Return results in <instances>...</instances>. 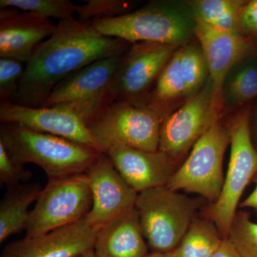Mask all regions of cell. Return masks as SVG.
Returning <instances> with one entry per match:
<instances>
[{"instance_id":"obj_32","label":"cell","mask_w":257,"mask_h":257,"mask_svg":"<svg viewBox=\"0 0 257 257\" xmlns=\"http://www.w3.org/2000/svg\"><path fill=\"white\" fill-rule=\"evenodd\" d=\"M253 181L256 184L254 189L251 194L241 204H240V207L251 208L257 213V174L253 178Z\"/></svg>"},{"instance_id":"obj_29","label":"cell","mask_w":257,"mask_h":257,"mask_svg":"<svg viewBox=\"0 0 257 257\" xmlns=\"http://www.w3.org/2000/svg\"><path fill=\"white\" fill-rule=\"evenodd\" d=\"M32 178V173L27 170L24 165H20L12 160L0 143V182L8 187L28 183Z\"/></svg>"},{"instance_id":"obj_16","label":"cell","mask_w":257,"mask_h":257,"mask_svg":"<svg viewBox=\"0 0 257 257\" xmlns=\"http://www.w3.org/2000/svg\"><path fill=\"white\" fill-rule=\"evenodd\" d=\"M57 30L40 15L14 8L0 9V58L28 64L37 47Z\"/></svg>"},{"instance_id":"obj_10","label":"cell","mask_w":257,"mask_h":257,"mask_svg":"<svg viewBox=\"0 0 257 257\" xmlns=\"http://www.w3.org/2000/svg\"><path fill=\"white\" fill-rule=\"evenodd\" d=\"M179 47L152 42L132 44L123 55L109 88L113 101L147 104L151 88Z\"/></svg>"},{"instance_id":"obj_12","label":"cell","mask_w":257,"mask_h":257,"mask_svg":"<svg viewBox=\"0 0 257 257\" xmlns=\"http://www.w3.org/2000/svg\"><path fill=\"white\" fill-rule=\"evenodd\" d=\"M92 194V207L86 219L97 233L118 216L135 207L138 193L122 178L106 153L87 172Z\"/></svg>"},{"instance_id":"obj_31","label":"cell","mask_w":257,"mask_h":257,"mask_svg":"<svg viewBox=\"0 0 257 257\" xmlns=\"http://www.w3.org/2000/svg\"><path fill=\"white\" fill-rule=\"evenodd\" d=\"M211 257H242L229 238H224Z\"/></svg>"},{"instance_id":"obj_33","label":"cell","mask_w":257,"mask_h":257,"mask_svg":"<svg viewBox=\"0 0 257 257\" xmlns=\"http://www.w3.org/2000/svg\"><path fill=\"white\" fill-rule=\"evenodd\" d=\"M145 257H172V252L168 253H161L156 252L149 253Z\"/></svg>"},{"instance_id":"obj_23","label":"cell","mask_w":257,"mask_h":257,"mask_svg":"<svg viewBox=\"0 0 257 257\" xmlns=\"http://www.w3.org/2000/svg\"><path fill=\"white\" fill-rule=\"evenodd\" d=\"M179 48L161 72L147 103L167 115L170 114L167 109L171 104L180 98H185V87L180 69Z\"/></svg>"},{"instance_id":"obj_9","label":"cell","mask_w":257,"mask_h":257,"mask_svg":"<svg viewBox=\"0 0 257 257\" xmlns=\"http://www.w3.org/2000/svg\"><path fill=\"white\" fill-rule=\"evenodd\" d=\"M124 54L96 61L71 74L54 88L42 106H66L87 125L111 104L109 86Z\"/></svg>"},{"instance_id":"obj_7","label":"cell","mask_w":257,"mask_h":257,"mask_svg":"<svg viewBox=\"0 0 257 257\" xmlns=\"http://www.w3.org/2000/svg\"><path fill=\"white\" fill-rule=\"evenodd\" d=\"M229 127L231 149L227 173L220 197L210 209L211 221L223 239L229 237L241 195L257 174V150L251 140L248 108L236 115Z\"/></svg>"},{"instance_id":"obj_4","label":"cell","mask_w":257,"mask_h":257,"mask_svg":"<svg viewBox=\"0 0 257 257\" xmlns=\"http://www.w3.org/2000/svg\"><path fill=\"white\" fill-rule=\"evenodd\" d=\"M167 116L148 104L113 101L87 126L104 153L118 146L155 152L159 150L161 127Z\"/></svg>"},{"instance_id":"obj_13","label":"cell","mask_w":257,"mask_h":257,"mask_svg":"<svg viewBox=\"0 0 257 257\" xmlns=\"http://www.w3.org/2000/svg\"><path fill=\"white\" fill-rule=\"evenodd\" d=\"M0 121L17 123L32 131L60 137L104 153L80 116L66 106L29 107L2 101Z\"/></svg>"},{"instance_id":"obj_3","label":"cell","mask_w":257,"mask_h":257,"mask_svg":"<svg viewBox=\"0 0 257 257\" xmlns=\"http://www.w3.org/2000/svg\"><path fill=\"white\" fill-rule=\"evenodd\" d=\"M94 28L104 36L130 44L152 42L181 47L195 37L196 20L189 5L150 2L119 18L96 20Z\"/></svg>"},{"instance_id":"obj_6","label":"cell","mask_w":257,"mask_h":257,"mask_svg":"<svg viewBox=\"0 0 257 257\" xmlns=\"http://www.w3.org/2000/svg\"><path fill=\"white\" fill-rule=\"evenodd\" d=\"M92 207V191L87 174L48 179L30 211L25 237L40 236L82 220Z\"/></svg>"},{"instance_id":"obj_30","label":"cell","mask_w":257,"mask_h":257,"mask_svg":"<svg viewBox=\"0 0 257 257\" xmlns=\"http://www.w3.org/2000/svg\"><path fill=\"white\" fill-rule=\"evenodd\" d=\"M237 25L240 33L257 40V0L244 2L239 10Z\"/></svg>"},{"instance_id":"obj_14","label":"cell","mask_w":257,"mask_h":257,"mask_svg":"<svg viewBox=\"0 0 257 257\" xmlns=\"http://www.w3.org/2000/svg\"><path fill=\"white\" fill-rule=\"evenodd\" d=\"M195 20V37L207 60L212 82L213 103L221 114L225 77L239 61L256 53V42L239 32L221 31Z\"/></svg>"},{"instance_id":"obj_20","label":"cell","mask_w":257,"mask_h":257,"mask_svg":"<svg viewBox=\"0 0 257 257\" xmlns=\"http://www.w3.org/2000/svg\"><path fill=\"white\" fill-rule=\"evenodd\" d=\"M257 96V52L233 66L222 88L223 109L242 106Z\"/></svg>"},{"instance_id":"obj_2","label":"cell","mask_w":257,"mask_h":257,"mask_svg":"<svg viewBox=\"0 0 257 257\" xmlns=\"http://www.w3.org/2000/svg\"><path fill=\"white\" fill-rule=\"evenodd\" d=\"M0 143L14 162L38 165L48 179L87 173L102 154L92 147L32 131L17 123L1 122Z\"/></svg>"},{"instance_id":"obj_5","label":"cell","mask_w":257,"mask_h":257,"mask_svg":"<svg viewBox=\"0 0 257 257\" xmlns=\"http://www.w3.org/2000/svg\"><path fill=\"white\" fill-rule=\"evenodd\" d=\"M138 210L144 237L152 252H172L194 220L197 202L167 187L139 193Z\"/></svg>"},{"instance_id":"obj_28","label":"cell","mask_w":257,"mask_h":257,"mask_svg":"<svg viewBox=\"0 0 257 257\" xmlns=\"http://www.w3.org/2000/svg\"><path fill=\"white\" fill-rule=\"evenodd\" d=\"M25 67L20 61L0 58V101L16 103Z\"/></svg>"},{"instance_id":"obj_8","label":"cell","mask_w":257,"mask_h":257,"mask_svg":"<svg viewBox=\"0 0 257 257\" xmlns=\"http://www.w3.org/2000/svg\"><path fill=\"white\" fill-rule=\"evenodd\" d=\"M230 141L229 127L218 120L194 144L188 158L171 177L167 188L182 189L216 202L224 184L223 160Z\"/></svg>"},{"instance_id":"obj_19","label":"cell","mask_w":257,"mask_h":257,"mask_svg":"<svg viewBox=\"0 0 257 257\" xmlns=\"http://www.w3.org/2000/svg\"><path fill=\"white\" fill-rule=\"evenodd\" d=\"M38 182H28L8 187L0 202V243L26 229L32 203L42 191Z\"/></svg>"},{"instance_id":"obj_18","label":"cell","mask_w":257,"mask_h":257,"mask_svg":"<svg viewBox=\"0 0 257 257\" xmlns=\"http://www.w3.org/2000/svg\"><path fill=\"white\" fill-rule=\"evenodd\" d=\"M93 251L97 257H145L149 246L136 207L111 221L96 233Z\"/></svg>"},{"instance_id":"obj_17","label":"cell","mask_w":257,"mask_h":257,"mask_svg":"<svg viewBox=\"0 0 257 257\" xmlns=\"http://www.w3.org/2000/svg\"><path fill=\"white\" fill-rule=\"evenodd\" d=\"M126 183L138 193L167 187L175 174V162L158 150L145 151L124 146L114 147L106 152Z\"/></svg>"},{"instance_id":"obj_25","label":"cell","mask_w":257,"mask_h":257,"mask_svg":"<svg viewBox=\"0 0 257 257\" xmlns=\"http://www.w3.org/2000/svg\"><path fill=\"white\" fill-rule=\"evenodd\" d=\"M77 6L69 0H1L0 9L14 8L59 22L74 20Z\"/></svg>"},{"instance_id":"obj_21","label":"cell","mask_w":257,"mask_h":257,"mask_svg":"<svg viewBox=\"0 0 257 257\" xmlns=\"http://www.w3.org/2000/svg\"><path fill=\"white\" fill-rule=\"evenodd\" d=\"M222 239L212 221L194 219L182 241L172 251V257H211Z\"/></svg>"},{"instance_id":"obj_11","label":"cell","mask_w":257,"mask_h":257,"mask_svg":"<svg viewBox=\"0 0 257 257\" xmlns=\"http://www.w3.org/2000/svg\"><path fill=\"white\" fill-rule=\"evenodd\" d=\"M220 114L213 103V85L209 77L201 90L164 120L159 150L175 162L215 124Z\"/></svg>"},{"instance_id":"obj_27","label":"cell","mask_w":257,"mask_h":257,"mask_svg":"<svg viewBox=\"0 0 257 257\" xmlns=\"http://www.w3.org/2000/svg\"><path fill=\"white\" fill-rule=\"evenodd\" d=\"M77 6L79 21L92 23L96 20L119 18L132 13L133 3L123 0H84Z\"/></svg>"},{"instance_id":"obj_34","label":"cell","mask_w":257,"mask_h":257,"mask_svg":"<svg viewBox=\"0 0 257 257\" xmlns=\"http://www.w3.org/2000/svg\"><path fill=\"white\" fill-rule=\"evenodd\" d=\"M74 257H97L95 254V253L94 252L93 249L89 250V251H85V252H83L79 253V254L77 255V256Z\"/></svg>"},{"instance_id":"obj_15","label":"cell","mask_w":257,"mask_h":257,"mask_svg":"<svg viewBox=\"0 0 257 257\" xmlns=\"http://www.w3.org/2000/svg\"><path fill=\"white\" fill-rule=\"evenodd\" d=\"M96 236L85 217L46 234L13 241L0 257H74L93 249Z\"/></svg>"},{"instance_id":"obj_1","label":"cell","mask_w":257,"mask_h":257,"mask_svg":"<svg viewBox=\"0 0 257 257\" xmlns=\"http://www.w3.org/2000/svg\"><path fill=\"white\" fill-rule=\"evenodd\" d=\"M130 47L124 40L101 35L92 23L76 19L59 22L55 32L26 64L15 104L40 107L71 74L96 61L122 55Z\"/></svg>"},{"instance_id":"obj_22","label":"cell","mask_w":257,"mask_h":257,"mask_svg":"<svg viewBox=\"0 0 257 257\" xmlns=\"http://www.w3.org/2000/svg\"><path fill=\"white\" fill-rule=\"evenodd\" d=\"M244 2L242 0H193L187 3L195 20L221 31L239 32L238 15Z\"/></svg>"},{"instance_id":"obj_24","label":"cell","mask_w":257,"mask_h":257,"mask_svg":"<svg viewBox=\"0 0 257 257\" xmlns=\"http://www.w3.org/2000/svg\"><path fill=\"white\" fill-rule=\"evenodd\" d=\"M180 69L185 87V99L195 95L209 78L207 60L202 47L197 44H187L179 48Z\"/></svg>"},{"instance_id":"obj_26","label":"cell","mask_w":257,"mask_h":257,"mask_svg":"<svg viewBox=\"0 0 257 257\" xmlns=\"http://www.w3.org/2000/svg\"><path fill=\"white\" fill-rule=\"evenodd\" d=\"M228 238L241 256L257 257V223L247 211H236Z\"/></svg>"}]
</instances>
